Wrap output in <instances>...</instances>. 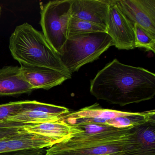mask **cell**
I'll return each mask as SVG.
<instances>
[{
    "mask_svg": "<svg viewBox=\"0 0 155 155\" xmlns=\"http://www.w3.org/2000/svg\"><path fill=\"white\" fill-rule=\"evenodd\" d=\"M90 91L97 99L111 104L140 103L154 98L155 74L114 59L91 80Z\"/></svg>",
    "mask_w": 155,
    "mask_h": 155,
    "instance_id": "6da1fadb",
    "label": "cell"
},
{
    "mask_svg": "<svg viewBox=\"0 0 155 155\" xmlns=\"http://www.w3.org/2000/svg\"><path fill=\"white\" fill-rule=\"evenodd\" d=\"M132 127L110 126L104 131L81 130L65 141L46 149L45 155H118L129 137Z\"/></svg>",
    "mask_w": 155,
    "mask_h": 155,
    "instance_id": "7a4b0ae2",
    "label": "cell"
},
{
    "mask_svg": "<svg viewBox=\"0 0 155 155\" xmlns=\"http://www.w3.org/2000/svg\"><path fill=\"white\" fill-rule=\"evenodd\" d=\"M9 49L13 58L20 64L49 68L71 78L42 32L27 22L16 27L10 38Z\"/></svg>",
    "mask_w": 155,
    "mask_h": 155,
    "instance_id": "3957f363",
    "label": "cell"
},
{
    "mask_svg": "<svg viewBox=\"0 0 155 155\" xmlns=\"http://www.w3.org/2000/svg\"><path fill=\"white\" fill-rule=\"evenodd\" d=\"M111 46L112 39L106 32L69 34L59 56L72 75L86 64L97 60Z\"/></svg>",
    "mask_w": 155,
    "mask_h": 155,
    "instance_id": "277c9868",
    "label": "cell"
},
{
    "mask_svg": "<svg viewBox=\"0 0 155 155\" xmlns=\"http://www.w3.org/2000/svg\"><path fill=\"white\" fill-rule=\"evenodd\" d=\"M72 0L50 1L41 12L42 33L54 51L59 55L68 40L71 17Z\"/></svg>",
    "mask_w": 155,
    "mask_h": 155,
    "instance_id": "5b68a950",
    "label": "cell"
},
{
    "mask_svg": "<svg viewBox=\"0 0 155 155\" xmlns=\"http://www.w3.org/2000/svg\"><path fill=\"white\" fill-rule=\"evenodd\" d=\"M134 25L120 9L116 0H111L108 14L107 33L111 38L113 46L119 50L135 48Z\"/></svg>",
    "mask_w": 155,
    "mask_h": 155,
    "instance_id": "8992f818",
    "label": "cell"
},
{
    "mask_svg": "<svg viewBox=\"0 0 155 155\" xmlns=\"http://www.w3.org/2000/svg\"><path fill=\"white\" fill-rule=\"evenodd\" d=\"M120 9L134 25L155 38V0H116Z\"/></svg>",
    "mask_w": 155,
    "mask_h": 155,
    "instance_id": "52a82bcc",
    "label": "cell"
},
{
    "mask_svg": "<svg viewBox=\"0 0 155 155\" xmlns=\"http://www.w3.org/2000/svg\"><path fill=\"white\" fill-rule=\"evenodd\" d=\"M118 155H155V119L132 127Z\"/></svg>",
    "mask_w": 155,
    "mask_h": 155,
    "instance_id": "ba28073f",
    "label": "cell"
},
{
    "mask_svg": "<svg viewBox=\"0 0 155 155\" xmlns=\"http://www.w3.org/2000/svg\"><path fill=\"white\" fill-rule=\"evenodd\" d=\"M20 65L22 78L34 90H48L71 79L65 74L49 68L26 64Z\"/></svg>",
    "mask_w": 155,
    "mask_h": 155,
    "instance_id": "9c48e42d",
    "label": "cell"
},
{
    "mask_svg": "<svg viewBox=\"0 0 155 155\" xmlns=\"http://www.w3.org/2000/svg\"><path fill=\"white\" fill-rule=\"evenodd\" d=\"M111 0H72L71 17L107 28Z\"/></svg>",
    "mask_w": 155,
    "mask_h": 155,
    "instance_id": "30bf717a",
    "label": "cell"
},
{
    "mask_svg": "<svg viewBox=\"0 0 155 155\" xmlns=\"http://www.w3.org/2000/svg\"><path fill=\"white\" fill-rule=\"evenodd\" d=\"M56 144L49 138L22 130L0 139V153L49 148Z\"/></svg>",
    "mask_w": 155,
    "mask_h": 155,
    "instance_id": "8fae6325",
    "label": "cell"
},
{
    "mask_svg": "<svg viewBox=\"0 0 155 155\" xmlns=\"http://www.w3.org/2000/svg\"><path fill=\"white\" fill-rule=\"evenodd\" d=\"M34 90L22 78L20 67L6 66L0 68V96L29 94Z\"/></svg>",
    "mask_w": 155,
    "mask_h": 155,
    "instance_id": "7c38bea8",
    "label": "cell"
},
{
    "mask_svg": "<svg viewBox=\"0 0 155 155\" xmlns=\"http://www.w3.org/2000/svg\"><path fill=\"white\" fill-rule=\"evenodd\" d=\"M29 133L41 135L49 138L56 144L67 140L81 130L73 125H69L63 120L39 124H29L22 127Z\"/></svg>",
    "mask_w": 155,
    "mask_h": 155,
    "instance_id": "4fadbf2b",
    "label": "cell"
},
{
    "mask_svg": "<svg viewBox=\"0 0 155 155\" xmlns=\"http://www.w3.org/2000/svg\"><path fill=\"white\" fill-rule=\"evenodd\" d=\"M135 113V112L102 108L99 106L98 104L96 103L94 105L81 109L78 111L68 113L63 116L62 119L93 118L110 120L117 117L130 116L134 115Z\"/></svg>",
    "mask_w": 155,
    "mask_h": 155,
    "instance_id": "5bb4252c",
    "label": "cell"
},
{
    "mask_svg": "<svg viewBox=\"0 0 155 155\" xmlns=\"http://www.w3.org/2000/svg\"><path fill=\"white\" fill-rule=\"evenodd\" d=\"M64 115H54L35 111H21L10 117L6 122H18L27 124H39L61 120Z\"/></svg>",
    "mask_w": 155,
    "mask_h": 155,
    "instance_id": "9a60e30c",
    "label": "cell"
},
{
    "mask_svg": "<svg viewBox=\"0 0 155 155\" xmlns=\"http://www.w3.org/2000/svg\"><path fill=\"white\" fill-rule=\"evenodd\" d=\"M155 119V110L135 112L134 115L117 117L107 120L105 124L116 128L135 127Z\"/></svg>",
    "mask_w": 155,
    "mask_h": 155,
    "instance_id": "2e32d148",
    "label": "cell"
},
{
    "mask_svg": "<svg viewBox=\"0 0 155 155\" xmlns=\"http://www.w3.org/2000/svg\"><path fill=\"white\" fill-rule=\"evenodd\" d=\"M21 102L22 105L21 111H38L61 116L66 115L69 112V110L65 107L42 103L36 101H24Z\"/></svg>",
    "mask_w": 155,
    "mask_h": 155,
    "instance_id": "e0dca14e",
    "label": "cell"
},
{
    "mask_svg": "<svg viewBox=\"0 0 155 155\" xmlns=\"http://www.w3.org/2000/svg\"><path fill=\"white\" fill-rule=\"evenodd\" d=\"M107 28L93 22L71 17L69 26V34L106 32Z\"/></svg>",
    "mask_w": 155,
    "mask_h": 155,
    "instance_id": "ac0fdd59",
    "label": "cell"
},
{
    "mask_svg": "<svg viewBox=\"0 0 155 155\" xmlns=\"http://www.w3.org/2000/svg\"><path fill=\"white\" fill-rule=\"evenodd\" d=\"M135 48H142L155 53V38L137 24H134Z\"/></svg>",
    "mask_w": 155,
    "mask_h": 155,
    "instance_id": "d6986e66",
    "label": "cell"
},
{
    "mask_svg": "<svg viewBox=\"0 0 155 155\" xmlns=\"http://www.w3.org/2000/svg\"><path fill=\"white\" fill-rule=\"evenodd\" d=\"M22 110L21 101L11 102L0 105V122H7V120L19 113Z\"/></svg>",
    "mask_w": 155,
    "mask_h": 155,
    "instance_id": "ffe728a7",
    "label": "cell"
},
{
    "mask_svg": "<svg viewBox=\"0 0 155 155\" xmlns=\"http://www.w3.org/2000/svg\"><path fill=\"white\" fill-rule=\"evenodd\" d=\"M29 124H24V123H18V122H0V129L7 128L18 127H23L26 125Z\"/></svg>",
    "mask_w": 155,
    "mask_h": 155,
    "instance_id": "44dd1931",
    "label": "cell"
},
{
    "mask_svg": "<svg viewBox=\"0 0 155 155\" xmlns=\"http://www.w3.org/2000/svg\"><path fill=\"white\" fill-rule=\"evenodd\" d=\"M1 13H2V8L0 6V18H1Z\"/></svg>",
    "mask_w": 155,
    "mask_h": 155,
    "instance_id": "7402d4cb",
    "label": "cell"
},
{
    "mask_svg": "<svg viewBox=\"0 0 155 155\" xmlns=\"http://www.w3.org/2000/svg\"></svg>",
    "mask_w": 155,
    "mask_h": 155,
    "instance_id": "603a6c76",
    "label": "cell"
}]
</instances>
